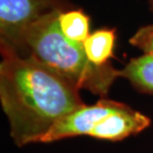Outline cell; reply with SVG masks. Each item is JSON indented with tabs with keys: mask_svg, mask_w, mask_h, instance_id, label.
<instances>
[{
	"mask_svg": "<svg viewBox=\"0 0 153 153\" xmlns=\"http://www.w3.org/2000/svg\"><path fill=\"white\" fill-rule=\"evenodd\" d=\"M0 102L18 147L41 143L60 120L84 105L79 88L30 57L0 47Z\"/></svg>",
	"mask_w": 153,
	"mask_h": 153,
	"instance_id": "6da1fadb",
	"label": "cell"
},
{
	"mask_svg": "<svg viewBox=\"0 0 153 153\" xmlns=\"http://www.w3.org/2000/svg\"><path fill=\"white\" fill-rule=\"evenodd\" d=\"M59 12L49 13L32 24L14 51L36 60L79 90L105 97L119 78V70L111 64L96 66L91 63L82 44L71 41L61 32L58 26Z\"/></svg>",
	"mask_w": 153,
	"mask_h": 153,
	"instance_id": "7a4b0ae2",
	"label": "cell"
},
{
	"mask_svg": "<svg viewBox=\"0 0 153 153\" xmlns=\"http://www.w3.org/2000/svg\"><path fill=\"white\" fill-rule=\"evenodd\" d=\"M150 123L147 115L126 103L100 97L93 105L85 103L64 117L43 137L41 143L78 136L120 141L142 132Z\"/></svg>",
	"mask_w": 153,
	"mask_h": 153,
	"instance_id": "3957f363",
	"label": "cell"
},
{
	"mask_svg": "<svg viewBox=\"0 0 153 153\" xmlns=\"http://www.w3.org/2000/svg\"><path fill=\"white\" fill-rule=\"evenodd\" d=\"M67 9V0H0V47L15 50L32 24L49 13Z\"/></svg>",
	"mask_w": 153,
	"mask_h": 153,
	"instance_id": "277c9868",
	"label": "cell"
},
{
	"mask_svg": "<svg viewBox=\"0 0 153 153\" xmlns=\"http://www.w3.org/2000/svg\"><path fill=\"white\" fill-rule=\"evenodd\" d=\"M115 44V29L102 28L91 32L82 43V48L91 63L105 66L111 64V59L114 57Z\"/></svg>",
	"mask_w": 153,
	"mask_h": 153,
	"instance_id": "5b68a950",
	"label": "cell"
},
{
	"mask_svg": "<svg viewBox=\"0 0 153 153\" xmlns=\"http://www.w3.org/2000/svg\"><path fill=\"white\" fill-rule=\"evenodd\" d=\"M119 78L128 81L140 93L153 96V57L142 54L130 59L119 70Z\"/></svg>",
	"mask_w": 153,
	"mask_h": 153,
	"instance_id": "8992f818",
	"label": "cell"
},
{
	"mask_svg": "<svg viewBox=\"0 0 153 153\" xmlns=\"http://www.w3.org/2000/svg\"><path fill=\"white\" fill-rule=\"evenodd\" d=\"M58 26L66 38L82 44L91 34V17L82 9H67L58 14Z\"/></svg>",
	"mask_w": 153,
	"mask_h": 153,
	"instance_id": "52a82bcc",
	"label": "cell"
},
{
	"mask_svg": "<svg viewBox=\"0 0 153 153\" xmlns=\"http://www.w3.org/2000/svg\"><path fill=\"white\" fill-rule=\"evenodd\" d=\"M129 43L143 54L153 57V23L140 27L130 37Z\"/></svg>",
	"mask_w": 153,
	"mask_h": 153,
	"instance_id": "ba28073f",
	"label": "cell"
},
{
	"mask_svg": "<svg viewBox=\"0 0 153 153\" xmlns=\"http://www.w3.org/2000/svg\"><path fill=\"white\" fill-rule=\"evenodd\" d=\"M148 2H149V4H150V8L153 7V0H148Z\"/></svg>",
	"mask_w": 153,
	"mask_h": 153,
	"instance_id": "9c48e42d",
	"label": "cell"
},
{
	"mask_svg": "<svg viewBox=\"0 0 153 153\" xmlns=\"http://www.w3.org/2000/svg\"><path fill=\"white\" fill-rule=\"evenodd\" d=\"M151 9H152V11H153V7H152V8H151Z\"/></svg>",
	"mask_w": 153,
	"mask_h": 153,
	"instance_id": "30bf717a",
	"label": "cell"
}]
</instances>
